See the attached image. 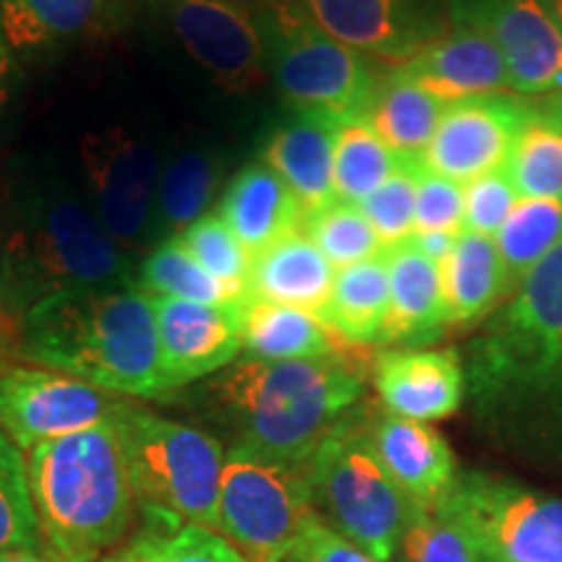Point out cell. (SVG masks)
<instances>
[{
    "label": "cell",
    "mask_w": 562,
    "mask_h": 562,
    "mask_svg": "<svg viewBox=\"0 0 562 562\" xmlns=\"http://www.w3.org/2000/svg\"><path fill=\"white\" fill-rule=\"evenodd\" d=\"M417 167L419 165H402L375 193L357 203L381 237L383 248H393L414 235V206H417V178L414 175H417Z\"/></svg>",
    "instance_id": "obj_39"
},
{
    "label": "cell",
    "mask_w": 562,
    "mask_h": 562,
    "mask_svg": "<svg viewBox=\"0 0 562 562\" xmlns=\"http://www.w3.org/2000/svg\"><path fill=\"white\" fill-rule=\"evenodd\" d=\"M544 5L547 11H550V16L554 19V26H558L562 40V0H544Z\"/></svg>",
    "instance_id": "obj_48"
},
{
    "label": "cell",
    "mask_w": 562,
    "mask_h": 562,
    "mask_svg": "<svg viewBox=\"0 0 562 562\" xmlns=\"http://www.w3.org/2000/svg\"><path fill=\"white\" fill-rule=\"evenodd\" d=\"M529 110L531 100L513 91L448 102L422 167L461 186L480 175L503 170Z\"/></svg>",
    "instance_id": "obj_16"
},
{
    "label": "cell",
    "mask_w": 562,
    "mask_h": 562,
    "mask_svg": "<svg viewBox=\"0 0 562 562\" xmlns=\"http://www.w3.org/2000/svg\"><path fill=\"white\" fill-rule=\"evenodd\" d=\"M402 167L364 117H351L336 128L334 191L339 201L362 203Z\"/></svg>",
    "instance_id": "obj_34"
},
{
    "label": "cell",
    "mask_w": 562,
    "mask_h": 562,
    "mask_svg": "<svg viewBox=\"0 0 562 562\" xmlns=\"http://www.w3.org/2000/svg\"><path fill=\"white\" fill-rule=\"evenodd\" d=\"M448 24L492 40L508 68L510 91L526 100L562 91V40L544 0H446Z\"/></svg>",
    "instance_id": "obj_14"
},
{
    "label": "cell",
    "mask_w": 562,
    "mask_h": 562,
    "mask_svg": "<svg viewBox=\"0 0 562 562\" xmlns=\"http://www.w3.org/2000/svg\"><path fill=\"white\" fill-rule=\"evenodd\" d=\"M456 237H459V232H414L409 240L419 252H425L427 258L442 266V261L451 256Z\"/></svg>",
    "instance_id": "obj_44"
},
{
    "label": "cell",
    "mask_w": 562,
    "mask_h": 562,
    "mask_svg": "<svg viewBox=\"0 0 562 562\" xmlns=\"http://www.w3.org/2000/svg\"><path fill=\"white\" fill-rule=\"evenodd\" d=\"M508 294V277L495 237L461 229L442 261V297L448 326H469L495 313Z\"/></svg>",
    "instance_id": "obj_27"
},
{
    "label": "cell",
    "mask_w": 562,
    "mask_h": 562,
    "mask_svg": "<svg viewBox=\"0 0 562 562\" xmlns=\"http://www.w3.org/2000/svg\"><path fill=\"white\" fill-rule=\"evenodd\" d=\"M495 237L508 277V292H516L518 284L562 243V199L518 201Z\"/></svg>",
    "instance_id": "obj_33"
},
{
    "label": "cell",
    "mask_w": 562,
    "mask_h": 562,
    "mask_svg": "<svg viewBox=\"0 0 562 562\" xmlns=\"http://www.w3.org/2000/svg\"><path fill=\"white\" fill-rule=\"evenodd\" d=\"M227 3H237V5H245V9H263V5H273V3H284V0H227Z\"/></svg>",
    "instance_id": "obj_49"
},
{
    "label": "cell",
    "mask_w": 562,
    "mask_h": 562,
    "mask_svg": "<svg viewBox=\"0 0 562 562\" xmlns=\"http://www.w3.org/2000/svg\"><path fill=\"white\" fill-rule=\"evenodd\" d=\"M108 5L110 0H0V21L16 50H53L94 32Z\"/></svg>",
    "instance_id": "obj_31"
},
{
    "label": "cell",
    "mask_w": 562,
    "mask_h": 562,
    "mask_svg": "<svg viewBox=\"0 0 562 562\" xmlns=\"http://www.w3.org/2000/svg\"><path fill=\"white\" fill-rule=\"evenodd\" d=\"M389 266V318L383 328V347L422 349L446 331V297H442V266L404 240L383 250Z\"/></svg>",
    "instance_id": "obj_20"
},
{
    "label": "cell",
    "mask_w": 562,
    "mask_h": 562,
    "mask_svg": "<svg viewBox=\"0 0 562 562\" xmlns=\"http://www.w3.org/2000/svg\"><path fill=\"white\" fill-rule=\"evenodd\" d=\"M313 513L307 467H286L240 446L227 448L214 531L245 562H284Z\"/></svg>",
    "instance_id": "obj_9"
},
{
    "label": "cell",
    "mask_w": 562,
    "mask_h": 562,
    "mask_svg": "<svg viewBox=\"0 0 562 562\" xmlns=\"http://www.w3.org/2000/svg\"><path fill=\"white\" fill-rule=\"evenodd\" d=\"M463 372L484 417L562 425V243L490 315Z\"/></svg>",
    "instance_id": "obj_4"
},
{
    "label": "cell",
    "mask_w": 562,
    "mask_h": 562,
    "mask_svg": "<svg viewBox=\"0 0 562 562\" xmlns=\"http://www.w3.org/2000/svg\"><path fill=\"white\" fill-rule=\"evenodd\" d=\"M336 344L339 339L328 331L318 313L245 297L243 357L266 362L321 360L339 355Z\"/></svg>",
    "instance_id": "obj_28"
},
{
    "label": "cell",
    "mask_w": 562,
    "mask_h": 562,
    "mask_svg": "<svg viewBox=\"0 0 562 562\" xmlns=\"http://www.w3.org/2000/svg\"><path fill=\"white\" fill-rule=\"evenodd\" d=\"M313 510L378 562H393L404 533L425 505L414 503L385 472L368 419L347 414L307 463Z\"/></svg>",
    "instance_id": "obj_6"
},
{
    "label": "cell",
    "mask_w": 562,
    "mask_h": 562,
    "mask_svg": "<svg viewBox=\"0 0 562 562\" xmlns=\"http://www.w3.org/2000/svg\"><path fill=\"white\" fill-rule=\"evenodd\" d=\"M178 240L182 248L201 263V269H206L211 273V277L248 290L252 256L243 248V243L237 240L235 232L224 224V220L216 211H209L206 216L193 222L182 235H178Z\"/></svg>",
    "instance_id": "obj_38"
},
{
    "label": "cell",
    "mask_w": 562,
    "mask_h": 562,
    "mask_svg": "<svg viewBox=\"0 0 562 562\" xmlns=\"http://www.w3.org/2000/svg\"><path fill=\"white\" fill-rule=\"evenodd\" d=\"M315 24L351 50L402 66L446 37V0H297Z\"/></svg>",
    "instance_id": "obj_15"
},
{
    "label": "cell",
    "mask_w": 562,
    "mask_h": 562,
    "mask_svg": "<svg viewBox=\"0 0 562 562\" xmlns=\"http://www.w3.org/2000/svg\"><path fill=\"white\" fill-rule=\"evenodd\" d=\"M151 305L170 396L216 375L243 355L245 300L235 305H206L151 294Z\"/></svg>",
    "instance_id": "obj_17"
},
{
    "label": "cell",
    "mask_w": 562,
    "mask_h": 562,
    "mask_svg": "<svg viewBox=\"0 0 562 562\" xmlns=\"http://www.w3.org/2000/svg\"><path fill=\"white\" fill-rule=\"evenodd\" d=\"M503 170L518 199H562V91L531 100Z\"/></svg>",
    "instance_id": "obj_30"
},
{
    "label": "cell",
    "mask_w": 562,
    "mask_h": 562,
    "mask_svg": "<svg viewBox=\"0 0 562 562\" xmlns=\"http://www.w3.org/2000/svg\"><path fill=\"white\" fill-rule=\"evenodd\" d=\"M138 510L216 529L227 448L216 435L123 398L115 417Z\"/></svg>",
    "instance_id": "obj_7"
},
{
    "label": "cell",
    "mask_w": 562,
    "mask_h": 562,
    "mask_svg": "<svg viewBox=\"0 0 562 562\" xmlns=\"http://www.w3.org/2000/svg\"><path fill=\"white\" fill-rule=\"evenodd\" d=\"M40 539L60 562H102L138 510L112 422L24 451Z\"/></svg>",
    "instance_id": "obj_5"
},
{
    "label": "cell",
    "mask_w": 562,
    "mask_h": 562,
    "mask_svg": "<svg viewBox=\"0 0 562 562\" xmlns=\"http://www.w3.org/2000/svg\"><path fill=\"white\" fill-rule=\"evenodd\" d=\"M417 206L414 232H461L463 229V186L456 180L417 167Z\"/></svg>",
    "instance_id": "obj_42"
},
{
    "label": "cell",
    "mask_w": 562,
    "mask_h": 562,
    "mask_svg": "<svg viewBox=\"0 0 562 562\" xmlns=\"http://www.w3.org/2000/svg\"><path fill=\"white\" fill-rule=\"evenodd\" d=\"M302 232L315 243L334 269L368 261L385 250L378 232L357 203L336 199L315 214L305 216Z\"/></svg>",
    "instance_id": "obj_35"
},
{
    "label": "cell",
    "mask_w": 562,
    "mask_h": 562,
    "mask_svg": "<svg viewBox=\"0 0 562 562\" xmlns=\"http://www.w3.org/2000/svg\"><path fill=\"white\" fill-rule=\"evenodd\" d=\"M318 315L344 344L383 347L389 318V266L383 252L336 271L331 292Z\"/></svg>",
    "instance_id": "obj_29"
},
{
    "label": "cell",
    "mask_w": 562,
    "mask_h": 562,
    "mask_svg": "<svg viewBox=\"0 0 562 562\" xmlns=\"http://www.w3.org/2000/svg\"><path fill=\"white\" fill-rule=\"evenodd\" d=\"M227 154L216 146H182L161 161L157 191V245L175 240L193 222L209 214L224 193Z\"/></svg>",
    "instance_id": "obj_25"
},
{
    "label": "cell",
    "mask_w": 562,
    "mask_h": 562,
    "mask_svg": "<svg viewBox=\"0 0 562 562\" xmlns=\"http://www.w3.org/2000/svg\"><path fill=\"white\" fill-rule=\"evenodd\" d=\"M372 381L389 414L414 422L451 417L467 393L456 349H389L372 362Z\"/></svg>",
    "instance_id": "obj_18"
},
{
    "label": "cell",
    "mask_w": 562,
    "mask_h": 562,
    "mask_svg": "<svg viewBox=\"0 0 562 562\" xmlns=\"http://www.w3.org/2000/svg\"><path fill=\"white\" fill-rule=\"evenodd\" d=\"M87 199L125 252L157 248L161 159L149 138L128 128L87 133L79 144Z\"/></svg>",
    "instance_id": "obj_11"
},
{
    "label": "cell",
    "mask_w": 562,
    "mask_h": 562,
    "mask_svg": "<svg viewBox=\"0 0 562 562\" xmlns=\"http://www.w3.org/2000/svg\"><path fill=\"white\" fill-rule=\"evenodd\" d=\"M157 533L159 562H245L220 531L201 524L178 521L157 510H140Z\"/></svg>",
    "instance_id": "obj_40"
},
{
    "label": "cell",
    "mask_w": 562,
    "mask_h": 562,
    "mask_svg": "<svg viewBox=\"0 0 562 562\" xmlns=\"http://www.w3.org/2000/svg\"><path fill=\"white\" fill-rule=\"evenodd\" d=\"M518 193L505 170H495L463 186V229L495 237L508 220Z\"/></svg>",
    "instance_id": "obj_41"
},
{
    "label": "cell",
    "mask_w": 562,
    "mask_h": 562,
    "mask_svg": "<svg viewBox=\"0 0 562 562\" xmlns=\"http://www.w3.org/2000/svg\"><path fill=\"white\" fill-rule=\"evenodd\" d=\"M334 266L302 229L252 256L248 297L321 313L334 284Z\"/></svg>",
    "instance_id": "obj_24"
},
{
    "label": "cell",
    "mask_w": 562,
    "mask_h": 562,
    "mask_svg": "<svg viewBox=\"0 0 562 562\" xmlns=\"http://www.w3.org/2000/svg\"><path fill=\"white\" fill-rule=\"evenodd\" d=\"M448 102L435 97L417 81L406 79L396 66H391L378 79L364 121L381 136L402 165H422L432 133L438 128Z\"/></svg>",
    "instance_id": "obj_26"
},
{
    "label": "cell",
    "mask_w": 562,
    "mask_h": 562,
    "mask_svg": "<svg viewBox=\"0 0 562 562\" xmlns=\"http://www.w3.org/2000/svg\"><path fill=\"white\" fill-rule=\"evenodd\" d=\"M175 42L227 91H252L269 76L256 9L227 0H151Z\"/></svg>",
    "instance_id": "obj_12"
},
{
    "label": "cell",
    "mask_w": 562,
    "mask_h": 562,
    "mask_svg": "<svg viewBox=\"0 0 562 562\" xmlns=\"http://www.w3.org/2000/svg\"><path fill=\"white\" fill-rule=\"evenodd\" d=\"M123 398L47 368L0 370V432L21 451L108 425Z\"/></svg>",
    "instance_id": "obj_13"
},
{
    "label": "cell",
    "mask_w": 562,
    "mask_h": 562,
    "mask_svg": "<svg viewBox=\"0 0 562 562\" xmlns=\"http://www.w3.org/2000/svg\"><path fill=\"white\" fill-rule=\"evenodd\" d=\"M136 269L66 178L34 172L16 182L0 248V311L11 321L60 294L136 284Z\"/></svg>",
    "instance_id": "obj_2"
},
{
    "label": "cell",
    "mask_w": 562,
    "mask_h": 562,
    "mask_svg": "<svg viewBox=\"0 0 562 562\" xmlns=\"http://www.w3.org/2000/svg\"><path fill=\"white\" fill-rule=\"evenodd\" d=\"M396 562H484L459 516L435 503L422 508L396 550Z\"/></svg>",
    "instance_id": "obj_36"
},
{
    "label": "cell",
    "mask_w": 562,
    "mask_h": 562,
    "mask_svg": "<svg viewBox=\"0 0 562 562\" xmlns=\"http://www.w3.org/2000/svg\"><path fill=\"white\" fill-rule=\"evenodd\" d=\"M11 94V45L3 32V21H0V115H3L5 104Z\"/></svg>",
    "instance_id": "obj_45"
},
{
    "label": "cell",
    "mask_w": 562,
    "mask_h": 562,
    "mask_svg": "<svg viewBox=\"0 0 562 562\" xmlns=\"http://www.w3.org/2000/svg\"><path fill=\"white\" fill-rule=\"evenodd\" d=\"M438 503L459 516L484 562H562V501L482 472L456 474Z\"/></svg>",
    "instance_id": "obj_10"
},
{
    "label": "cell",
    "mask_w": 562,
    "mask_h": 562,
    "mask_svg": "<svg viewBox=\"0 0 562 562\" xmlns=\"http://www.w3.org/2000/svg\"><path fill=\"white\" fill-rule=\"evenodd\" d=\"M362 372L347 357L266 362L237 357L195 389L203 414L248 448L286 467H307L339 422L357 409Z\"/></svg>",
    "instance_id": "obj_1"
},
{
    "label": "cell",
    "mask_w": 562,
    "mask_h": 562,
    "mask_svg": "<svg viewBox=\"0 0 562 562\" xmlns=\"http://www.w3.org/2000/svg\"><path fill=\"white\" fill-rule=\"evenodd\" d=\"M16 349V334H13L11 328V318L0 311V370L5 368V362H9V357L13 355Z\"/></svg>",
    "instance_id": "obj_47"
},
{
    "label": "cell",
    "mask_w": 562,
    "mask_h": 562,
    "mask_svg": "<svg viewBox=\"0 0 562 562\" xmlns=\"http://www.w3.org/2000/svg\"><path fill=\"white\" fill-rule=\"evenodd\" d=\"M396 68L442 102L510 91L503 55L472 26H451L446 37Z\"/></svg>",
    "instance_id": "obj_19"
},
{
    "label": "cell",
    "mask_w": 562,
    "mask_h": 562,
    "mask_svg": "<svg viewBox=\"0 0 562 562\" xmlns=\"http://www.w3.org/2000/svg\"><path fill=\"white\" fill-rule=\"evenodd\" d=\"M334 121L311 112L290 110V115L269 131L263 140L261 161L269 165L305 211L315 214L336 201L334 191Z\"/></svg>",
    "instance_id": "obj_21"
},
{
    "label": "cell",
    "mask_w": 562,
    "mask_h": 562,
    "mask_svg": "<svg viewBox=\"0 0 562 562\" xmlns=\"http://www.w3.org/2000/svg\"><path fill=\"white\" fill-rule=\"evenodd\" d=\"M216 214L235 232L250 256L269 248L279 237L302 229V222H305V211L294 193L263 161L245 165L224 186Z\"/></svg>",
    "instance_id": "obj_23"
},
{
    "label": "cell",
    "mask_w": 562,
    "mask_h": 562,
    "mask_svg": "<svg viewBox=\"0 0 562 562\" xmlns=\"http://www.w3.org/2000/svg\"><path fill=\"white\" fill-rule=\"evenodd\" d=\"M136 286L157 297L206 302V305H235L248 297V290L211 277L201 263L182 248L178 237L159 243L138 261Z\"/></svg>",
    "instance_id": "obj_32"
},
{
    "label": "cell",
    "mask_w": 562,
    "mask_h": 562,
    "mask_svg": "<svg viewBox=\"0 0 562 562\" xmlns=\"http://www.w3.org/2000/svg\"><path fill=\"white\" fill-rule=\"evenodd\" d=\"M370 438L385 472L414 503L430 508L451 490L456 461L448 440L425 422L383 414L370 417Z\"/></svg>",
    "instance_id": "obj_22"
},
{
    "label": "cell",
    "mask_w": 562,
    "mask_h": 562,
    "mask_svg": "<svg viewBox=\"0 0 562 562\" xmlns=\"http://www.w3.org/2000/svg\"><path fill=\"white\" fill-rule=\"evenodd\" d=\"M0 562H60L50 550L45 547H26V550H11L0 552Z\"/></svg>",
    "instance_id": "obj_46"
},
{
    "label": "cell",
    "mask_w": 562,
    "mask_h": 562,
    "mask_svg": "<svg viewBox=\"0 0 562 562\" xmlns=\"http://www.w3.org/2000/svg\"><path fill=\"white\" fill-rule=\"evenodd\" d=\"M266 68L290 110L321 115L336 125L364 117L383 70L321 30L297 0L256 9Z\"/></svg>",
    "instance_id": "obj_8"
},
{
    "label": "cell",
    "mask_w": 562,
    "mask_h": 562,
    "mask_svg": "<svg viewBox=\"0 0 562 562\" xmlns=\"http://www.w3.org/2000/svg\"><path fill=\"white\" fill-rule=\"evenodd\" d=\"M16 349L37 368L63 372L112 396L170 398L151 294L136 284L40 302L16 321Z\"/></svg>",
    "instance_id": "obj_3"
},
{
    "label": "cell",
    "mask_w": 562,
    "mask_h": 562,
    "mask_svg": "<svg viewBox=\"0 0 562 562\" xmlns=\"http://www.w3.org/2000/svg\"><path fill=\"white\" fill-rule=\"evenodd\" d=\"M40 526L26 482L24 451L0 432V552L40 547Z\"/></svg>",
    "instance_id": "obj_37"
},
{
    "label": "cell",
    "mask_w": 562,
    "mask_h": 562,
    "mask_svg": "<svg viewBox=\"0 0 562 562\" xmlns=\"http://www.w3.org/2000/svg\"><path fill=\"white\" fill-rule=\"evenodd\" d=\"M284 562H378L318 516L307 518Z\"/></svg>",
    "instance_id": "obj_43"
}]
</instances>
